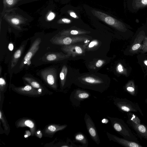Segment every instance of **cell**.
Instances as JSON below:
<instances>
[{
    "instance_id": "cell-1",
    "label": "cell",
    "mask_w": 147,
    "mask_h": 147,
    "mask_svg": "<svg viewBox=\"0 0 147 147\" xmlns=\"http://www.w3.org/2000/svg\"><path fill=\"white\" fill-rule=\"evenodd\" d=\"M113 129L117 133L128 140L138 142V139L131 130L122 119L108 116Z\"/></svg>"
},
{
    "instance_id": "cell-2",
    "label": "cell",
    "mask_w": 147,
    "mask_h": 147,
    "mask_svg": "<svg viewBox=\"0 0 147 147\" xmlns=\"http://www.w3.org/2000/svg\"><path fill=\"white\" fill-rule=\"evenodd\" d=\"M89 38L81 36L60 35L53 37L50 40L54 44L59 45H69L75 43L89 41Z\"/></svg>"
},
{
    "instance_id": "cell-3",
    "label": "cell",
    "mask_w": 147,
    "mask_h": 147,
    "mask_svg": "<svg viewBox=\"0 0 147 147\" xmlns=\"http://www.w3.org/2000/svg\"><path fill=\"white\" fill-rule=\"evenodd\" d=\"M91 12L95 17L117 30L121 31H124L125 30L124 25L120 21L110 16L94 9L92 10Z\"/></svg>"
},
{
    "instance_id": "cell-4",
    "label": "cell",
    "mask_w": 147,
    "mask_h": 147,
    "mask_svg": "<svg viewBox=\"0 0 147 147\" xmlns=\"http://www.w3.org/2000/svg\"><path fill=\"white\" fill-rule=\"evenodd\" d=\"M113 100L114 105L121 111L126 112L139 111L142 115L141 111L137 103L126 98H116Z\"/></svg>"
},
{
    "instance_id": "cell-5",
    "label": "cell",
    "mask_w": 147,
    "mask_h": 147,
    "mask_svg": "<svg viewBox=\"0 0 147 147\" xmlns=\"http://www.w3.org/2000/svg\"><path fill=\"white\" fill-rule=\"evenodd\" d=\"M10 87L17 93L28 96L37 97L46 94L42 90L36 89L29 84L20 87H16L11 84Z\"/></svg>"
},
{
    "instance_id": "cell-6",
    "label": "cell",
    "mask_w": 147,
    "mask_h": 147,
    "mask_svg": "<svg viewBox=\"0 0 147 147\" xmlns=\"http://www.w3.org/2000/svg\"><path fill=\"white\" fill-rule=\"evenodd\" d=\"M41 75L49 86L54 90H57V72L55 69L49 68L44 69L41 71Z\"/></svg>"
},
{
    "instance_id": "cell-7",
    "label": "cell",
    "mask_w": 147,
    "mask_h": 147,
    "mask_svg": "<svg viewBox=\"0 0 147 147\" xmlns=\"http://www.w3.org/2000/svg\"><path fill=\"white\" fill-rule=\"evenodd\" d=\"M84 120L90 137L97 144H99L100 141L95 124L90 117L87 113L85 115Z\"/></svg>"
},
{
    "instance_id": "cell-8",
    "label": "cell",
    "mask_w": 147,
    "mask_h": 147,
    "mask_svg": "<svg viewBox=\"0 0 147 147\" xmlns=\"http://www.w3.org/2000/svg\"><path fill=\"white\" fill-rule=\"evenodd\" d=\"M90 94L88 92L78 89L74 90L71 93L70 96V100L73 105L78 107L80 102L85 99L89 98Z\"/></svg>"
},
{
    "instance_id": "cell-9",
    "label": "cell",
    "mask_w": 147,
    "mask_h": 147,
    "mask_svg": "<svg viewBox=\"0 0 147 147\" xmlns=\"http://www.w3.org/2000/svg\"><path fill=\"white\" fill-rule=\"evenodd\" d=\"M107 137L110 141L117 142L121 145L126 147H142L138 142L129 141L124 138H119L117 136L107 132Z\"/></svg>"
},
{
    "instance_id": "cell-10",
    "label": "cell",
    "mask_w": 147,
    "mask_h": 147,
    "mask_svg": "<svg viewBox=\"0 0 147 147\" xmlns=\"http://www.w3.org/2000/svg\"><path fill=\"white\" fill-rule=\"evenodd\" d=\"M61 49L67 54L73 57L82 55L85 52L83 46L73 44L64 45Z\"/></svg>"
},
{
    "instance_id": "cell-11",
    "label": "cell",
    "mask_w": 147,
    "mask_h": 147,
    "mask_svg": "<svg viewBox=\"0 0 147 147\" xmlns=\"http://www.w3.org/2000/svg\"><path fill=\"white\" fill-rule=\"evenodd\" d=\"M41 41V39L40 38H38L33 42L30 49L25 55L20 65V69L22 68L25 64L30 61L32 57L38 49L39 45Z\"/></svg>"
},
{
    "instance_id": "cell-12",
    "label": "cell",
    "mask_w": 147,
    "mask_h": 147,
    "mask_svg": "<svg viewBox=\"0 0 147 147\" xmlns=\"http://www.w3.org/2000/svg\"><path fill=\"white\" fill-rule=\"evenodd\" d=\"M15 125L17 128L24 127H29L32 136L35 135L36 126L35 122L32 119L28 118H22L16 121Z\"/></svg>"
},
{
    "instance_id": "cell-13",
    "label": "cell",
    "mask_w": 147,
    "mask_h": 147,
    "mask_svg": "<svg viewBox=\"0 0 147 147\" xmlns=\"http://www.w3.org/2000/svg\"><path fill=\"white\" fill-rule=\"evenodd\" d=\"M67 126L65 124H50L45 127L42 131V134L45 136L52 138L56 132L65 129Z\"/></svg>"
},
{
    "instance_id": "cell-14",
    "label": "cell",
    "mask_w": 147,
    "mask_h": 147,
    "mask_svg": "<svg viewBox=\"0 0 147 147\" xmlns=\"http://www.w3.org/2000/svg\"><path fill=\"white\" fill-rule=\"evenodd\" d=\"M127 122L140 137L143 138L147 140V126L143 124L136 123L129 119L127 120Z\"/></svg>"
},
{
    "instance_id": "cell-15",
    "label": "cell",
    "mask_w": 147,
    "mask_h": 147,
    "mask_svg": "<svg viewBox=\"0 0 147 147\" xmlns=\"http://www.w3.org/2000/svg\"><path fill=\"white\" fill-rule=\"evenodd\" d=\"M71 56L60 53H54L45 54L42 58L46 62H54L63 60L69 58Z\"/></svg>"
},
{
    "instance_id": "cell-16",
    "label": "cell",
    "mask_w": 147,
    "mask_h": 147,
    "mask_svg": "<svg viewBox=\"0 0 147 147\" xmlns=\"http://www.w3.org/2000/svg\"><path fill=\"white\" fill-rule=\"evenodd\" d=\"M24 80L34 88L42 90L46 94L51 95L53 92L49 90L43 85L34 79L28 77H25Z\"/></svg>"
},
{
    "instance_id": "cell-17",
    "label": "cell",
    "mask_w": 147,
    "mask_h": 147,
    "mask_svg": "<svg viewBox=\"0 0 147 147\" xmlns=\"http://www.w3.org/2000/svg\"><path fill=\"white\" fill-rule=\"evenodd\" d=\"M25 44H22L14 54L11 63V68L12 69L16 65L24 49Z\"/></svg>"
},
{
    "instance_id": "cell-18",
    "label": "cell",
    "mask_w": 147,
    "mask_h": 147,
    "mask_svg": "<svg viewBox=\"0 0 147 147\" xmlns=\"http://www.w3.org/2000/svg\"><path fill=\"white\" fill-rule=\"evenodd\" d=\"M74 139L76 141L81 143L83 147H87L88 141L86 136L82 133L78 132L74 136Z\"/></svg>"
},
{
    "instance_id": "cell-19",
    "label": "cell",
    "mask_w": 147,
    "mask_h": 147,
    "mask_svg": "<svg viewBox=\"0 0 147 147\" xmlns=\"http://www.w3.org/2000/svg\"><path fill=\"white\" fill-rule=\"evenodd\" d=\"M67 72V66L64 65L62 67L59 74L60 80L61 87L62 90L65 87L66 77Z\"/></svg>"
},
{
    "instance_id": "cell-20",
    "label": "cell",
    "mask_w": 147,
    "mask_h": 147,
    "mask_svg": "<svg viewBox=\"0 0 147 147\" xmlns=\"http://www.w3.org/2000/svg\"><path fill=\"white\" fill-rule=\"evenodd\" d=\"M125 89L126 91L132 96H135L137 94L136 87L133 81L129 82L125 86Z\"/></svg>"
},
{
    "instance_id": "cell-21",
    "label": "cell",
    "mask_w": 147,
    "mask_h": 147,
    "mask_svg": "<svg viewBox=\"0 0 147 147\" xmlns=\"http://www.w3.org/2000/svg\"><path fill=\"white\" fill-rule=\"evenodd\" d=\"M90 32L80 30H71L64 31L60 34L61 35L75 36L88 34Z\"/></svg>"
},
{
    "instance_id": "cell-22",
    "label": "cell",
    "mask_w": 147,
    "mask_h": 147,
    "mask_svg": "<svg viewBox=\"0 0 147 147\" xmlns=\"http://www.w3.org/2000/svg\"><path fill=\"white\" fill-rule=\"evenodd\" d=\"M138 37V38H137L136 40L134 41V43L130 49L131 52H136L138 51L140 48L141 49L142 46L141 42L145 37L142 36L140 37Z\"/></svg>"
},
{
    "instance_id": "cell-23",
    "label": "cell",
    "mask_w": 147,
    "mask_h": 147,
    "mask_svg": "<svg viewBox=\"0 0 147 147\" xmlns=\"http://www.w3.org/2000/svg\"><path fill=\"white\" fill-rule=\"evenodd\" d=\"M127 114L129 120L136 124L141 123L140 119L132 112H127Z\"/></svg>"
},
{
    "instance_id": "cell-24",
    "label": "cell",
    "mask_w": 147,
    "mask_h": 147,
    "mask_svg": "<svg viewBox=\"0 0 147 147\" xmlns=\"http://www.w3.org/2000/svg\"><path fill=\"white\" fill-rule=\"evenodd\" d=\"M0 119L1 121H2L3 125L5 130L6 131H9V127L7 123V120L4 115L3 111L0 109Z\"/></svg>"
},
{
    "instance_id": "cell-25",
    "label": "cell",
    "mask_w": 147,
    "mask_h": 147,
    "mask_svg": "<svg viewBox=\"0 0 147 147\" xmlns=\"http://www.w3.org/2000/svg\"><path fill=\"white\" fill-rule=\"evenodd\" d=\"M7 87V83L5 80L2 77L0 78V93H3L6 90Z\"/></svg>"
},
{
    "instance_id": "cell-26",
    "label": "cell",
    "mask_w": 147,
    "mask_h": 147,
    "mask_svg": "<svg viewBox=\"0 0 147 147\" xmlns=\"http://www.w3.org/2000/svg\"><path fill=\"white\" fill-rule=\"evenodd\" d=\"M141 49L142 53L147 52V37H145L144 39Z\"/></svg>"
},
{
    "instance_id": "cell-27",
    "label": "cell",
    "mask_w": 147,
    "mask_h": 147,
    "mask_svg": "<svg viewBox=\"0 0 147 147\" xmlns=\"http://www.w3.org/2000/svg\"><path fill=\"white\" fill-rule=\"evenodd\" d=\"M98 44V41L96 40H94L92 41L88 45V48L91 49L97 46Z\"/></svg>"
},
{
    "instance_id": "cell-28",
    "label": "cell",
    "mask_w": 147,
    "mask_h": 147,
    "mask_svg": "<svg viewBox=\"0 0 147 147\" xmlns=\"http://www.w3.org/2000/svg\"><path fill=\"white\" fill-rule=\"evenodd\" d=\"M104 63V61L101 59L98 60L96 63L95 65L97 67H100L102 66Z\"/></svg>"
},
{
    "instance_id": "cell-29",
    "label": "cell",
    "mask_w": 147,
    "mask_h": 147,
    "mask_svg": "<svg viewBox=\"0 0 147 147\" xmlns=\"http://www.w3.org/2000/svg\"><path fill=\"white\" fill-rule=\"evenodd\" d=\"M55 14L53 12H50L47 17V19L49 21L53 20L55 18Z\"/></svg>"
},
{
    "instance_id": "cell-30",
    "label": "cell",
    "mask_w": 147,
    "mask_h": 147,
    "mask_svg": "<svg viewBox=\"0 0 147 147\" xmlns=\"http://www.w3.org/2000/svg\"><path fill=\"white\" fill-rule=\"evenodd\" d=\"M35 135L38 138H40L42 136V133L41 131L38 130L36 131Z\"/></svg>"
},
{
    "instance_id": "cell-31",
    "label": "cell",
    "mask_w": 147,
    "mask_h": 147,
    "mask_svg": "<svg viewBox=\"0 0 147 147\" xmlns=\"http://www.w3.org/2000/svg\"><path fill=\"white\" fill-rule=\"evenodd\" d=\"M11 22L14 24L18 25L19 24L20 21L18 19L14 18L11 20Z\"/></svg>"
},
{
    "instance_id": "cell-32",
    "label": "cell",
    "mask_w": 147,
    "mask_h": 147,
    "mask_svg": "<svg viewBox=\"0 0 147 147\" xmlns=\"http://www.w3.org/2000/svg\"><path fill=\"white\" fill-rule=\"evenodd\" d=\"M62 22L66 24H69L71 22V21L70 20L66 18H63L62 19Z\"/></svg>"
},
{
    "instance_id": "cell-33",
    "label": "cell",
    "mask_w": 147,
    "mask_h": 147,
    "mask_svg": "<svg viewBox=\"0 0 147 147\" xmlns=\"http://www.w3.org/2000/svg\"><path fill=\"white\" fill-rule=\"evenodd\" d=\"M69 14L73 18H78L76 13L73 11H71L70 12Z\"/></svg>"
},
{
    "instance_id": "cell-34",
    "label": "cell",
    "mask_w": 147,
    "mask_h": 147,
    "mask_svg": "<svg viewBox=\"0 0 147 147\" xmlns=\"http://www.w3.org/2000/svg\"><path fill=\"white\" fill-rule=\"evenodd\" d=\"M117 70L119 72H122L123 71V69L122 65L119 64L118 65L117 67Z\"/></svg>"
},
{
    "instance_id": "cell-35",
    "label": "cell",
    "mask_w": 147,
    "mask_h": 147,
    "mask_svg": "<svg viewBox=\"0 0 147 147\" xmlns=\"http://www.w3.org/2000/svg\"><path fill=\"white\" fill-rule=\"evenodd\" d=\"M8 48L10 51H12L13 49V44L11 43H10L9 44Z\"/></svg>"
},
{
    "instance_id": "cell-36",
    "label": "cell",
    "mask_w": 147,
    "mask_h": 147,
    "mask_svg": "<svg viewBox=\"0 0 147 147\" xmlns=\"http://www.w3.org/2000/svg\"><path fill=\"white\" fill-rule=\"evenodd\" d=\"M140 2L141 4L143 5H147V0H141Z\"/></svg>"
},
{
    "instance_id": "cell-37",
    "label": "cell",
    "mask_w": 147,
    "mask_h": 147,
    "mask_svg": "<svg viewBox=\"0 0 147 147\" xmlns=\"http://www.w3.org/2000/svg\"><path fill=\"white\" fill-rule=\"evenodd\" d=\"M7 3L9 5H12L13 2V0H6Z\"/></svg>"
},
{
    "instance_id": "cell-38",
    "label": "cell",
    "mask_w": 147,
    "mask_h": 147,
    "mask_svg": "<svg viewBox=\"0 0 147 147\" xmlns=\"http://www.w3.org/2000/svg\"><path fill=\"white\" fill-rule=\"evenodd\" d=\"M144 64L147 66V60H145L144 61Z\"/></svg>"
},
{
    "instance_id": "cell-39",
    "label": "cell",
    "mask_w": 147,
    "mask_h": 147,
    "mask_svg": "<svg viewBox=\"0 0 147 147\" xmlns=\"http://www.w3.org/2000/svg\"><path fill=\"white\" fill-rule=\"evenodd\" d=\"M146 103L147 104V98H146Z\"/></svg>"
}]
</instances>
